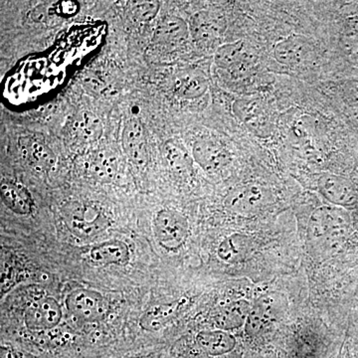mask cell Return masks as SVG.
<instances>
[{"label": "cell", "mask_w": 358, "mask_h": 358, "mask_svg": "<svg viewBox=\"0 0 358 358\" xmlns=\"http://www.w3.org/2000/svg\"><path fill=\"white\" fill-rule=\"evenodd\" d=\"M350 222L345 211L336 206L315 209L308 223V244L317 255H331L348 234Z\"/></svg>", "instance_id": "1"}, {"label": "cell", "mask_w": 358, "mask_h": 358, "mask_svg": "<svg viewBox=\"0 0 358 358\" xmlns=\"http://www.w3.org/2000/svg\"><path fill=\"white\" fill-rule=\"evenodd\" d=\"M288 310V301L281 293L272 292L263 294L252 303L245 333L250 338L262 336L279 324Z\"/></svg>", "instance_id": "2"}, {"label": "cell", "mask_w": 358, "mask_h": 358, "mask_svg": "<svg viewBox=\"0 0 358 358\" xmlns=\"http://www.w3.org/2000/svg\"><path fill=\"white\" fill-rule=\"evenodd\" d=\"M62 214L68 229L79 238L96 236L110 226L107 214L100 207L87 202H68Z\"/></svg>", "instance_id": "3"}, {"label": "cell", "mask_w": 358, "mask_h": 358, "mask_svg": "<svg viewBox=\"0 0 358 358\" xmlns=\"http://www.w3.org/2000/svg\"><path fill=\"white\" fill-rule=\"evenodd\" d=\"M155 236L167 252H178L189 236V224L181 212L173 208L160 209L154 220Z\"/></svg>", "instance_id": "4"}, {"label": "cell", "mask_w": 358, "mask_h": 358, "mask_svg": "<svg viewBox=\"0 0 358 358\" xmlns=\"http://www.w3.org/2000/svg\"><path fill=\"white\" fill-rule=\"evenodd\" d=\"M214 63L233 79L242 80L253 74L256 58L243 41H238L217 47L214 54Z\"/></svg>", "instance_id": "5"}, {"label": "cell", "mask_w": 358, "mask_h": 358, "mask_svg": "<svg viewBox=\"0 0 358 358\" xmlns=\"http://www.w3.org/2000/svg\"><path fill=\"white\" fill-rule=\"evenodd\" d=\"M65 303L76 319L88 324L101 322L109 315V303L102 294L94 289H74L66 296Z\"/></svg>", "instance_id": "6"}, {"label": "cell", "mask_w": 358, "mask_h": 358, "mask_svg": "<svg viewBox=\"0 0 358 358\" xmlns=\"http://www.w3.org/2000/svg\"><path fill=\"white\" fill-rule=\"evenodd\" d=\"M190 38L189 26L176 15H166L157 23L152 38L154 50L171 54L180 50Z\"/></svg>", "instance_id": "7"}, {"label": "cell", "mask_w": 358, "mask_h": 358, "mask_svg": "<svg viewBox=\"0 0 358 358\" xmlns=\"http://www.w3.org/2000/svg\"><path fill=\"white\" fill-rule=\"evenodd\" d=\"M190 38L201 48H211L225 32L226 20L215 11L203 10L193 14L188 21Z\"/></svg>", "instance_id": "8"}, {"label": "cell", "mask_w": 358, "mask_h": 358, "mask_svg": "<svg viewBox=\"0 0 358 358\" xmlns=\"http://www.w3.org/2000/svg\"><path fill=\"white\" fill-rule=\"evenodd\" d=\"M274 194L261 185H246L238 188L228 196L226 205L229 210L240 215H253L267 208Z\"/></svg>", "instance_id": "9"}, {"label": "cell", "mask_w": 358, "mask_h": 358, "mask_svg": "<svg viewBox=\"0 0 358 358\" xmlns=\"http://www.w3.org/2000/svg\"><path fill=\"white\" fill-rule=\"evenodd\" d=\"M63 312L60 303L52 296L33 301L26 310L25 326L33 331H51L59 326Z\"/></svg>", "instance_id": "10"}, {"label": "cell", "mask_w": 358, "mask_h": 358, "mask_svg": "<svg viewBox=\"0 0 358 358\" xmlns=\"http://www.w3.org/2000/svg\"><path fill=\"white\" fill-rule=\"evenodd\" d=\"M196 164L208 173H218L229 164L230 155L222 143L212 138H199L192 148Z\"/></svg>", "instance_id": "11"}, {"label": "cell", "mask_w": 358, "mask_h": 358, "mask_svg": "<svg viewBox=\"0 0 358 358\" xmlns=\"http://www.w3.org/2000/svg\"><path fill=\"white\" fill-rule=\"evenodd\" d=\"M103 134V124L99 117L90 113L76 115L69 128L71 145L77 150H82L95 145Z\"/></svg>", "instance_id": "12"}, {"label": "cell", "mask_w": 358, "mask_h": 358, "mask_svg": "<svg viewBox=\"0 0 358 358\" xmlns=\"http://www.w3.org/2000/svg\"><path fill=\"white\" fill-rule=\"evenodd\" d=\"M122 147L129 160L136 166H143L148 159L147 134L138 119L126 122L122 136Z\"/></svg>", "instance_id": "13"}, {"label": "cell", "mask_w": 358, "mask_h": 358, "mask_svg": "<svg viewBox=\"0 0 358 358\" xmlns=\"http://www.w3.org/2000/svg\"><path fill=\"white\" fill-rule=\"evenodd\" d=\"M313 53L312 44L300 35H293L275 45L274 56L278 62L288 67L306 64Z\"/></svg>", "instance_id": "14"}, {"label": "cell", "mask_w": 358, "mask_h": 358, "mask_svg": "<svg viewBox=\"0 0 358 358\" xmlns=\"http://www.w3.org/2000/svg\"><path fill=\"white\" fill-rule=\"evenodd\" d=\"M87 256L95 265L124 266L131 260V251L126 242L114 239L90 247Z\"/></svg>", "instance_id": "15"}, {"label": "cell", "mask_w": 358, "mask_h": 358, "mask_svg": "<svg viewBox=\"0 0 358 358\" xmlns=\"http://www.w3.org/2000/svg\"><path fill=\"white\" fill-rule=\"evenodd\" d=\"M21 157L29 166L38 171H48L55 164L56 157L46 143L35 136H21L18 141Z\"/></svg>", "instance_id": "16"}, {"label": "cell", "mask_w": 358, "mask_h": 358, "mask_svg": "<svg viewBox=\"0 0 358 358\" xmlns=\"http://www.w3.org/2000/svg\"><path fill=\"white\" fill-rule=\"evenodd\" d=\"M317 189L329 203L338 206H348L355 200V190L350 182L334 174H322L317 180Z\"/></svg>", "instance_id": "17"}, {"label": "cell", "mask_w": 358, "mask_h": 358, "mask_svg": "<svg viewBox=\"0 0 358 358\" xmlns=\"http://www.w3.org/2000/svg\"><path fill=\"white\" fill-rule=\"evenodd\" d=\"M196 345L199 350L208 357H217L228 355L235 350L237 341L228 331H202L196 336Z\"/></svg>", "instance_id": "18"}, {"label": "cell", "mask_w": 358, "mask_h": 358, "mask_svg": "<svg viewBox=\"0 0 358 358\" xmlns=\"http://www.w3.org/2000/svg\"><path fill=\"white\" fill-rule=\"evenodd\" d=\"M252 303L246 300H240L227 303L216 310L213 320L221 331H231L245 326L248 319Z\"/></svg>", "instance_id": "19"}, {"label": "cell", "mask_w": 358, "mask_h": 358, "mask_svg": "<svg viewBox=\"0 0 358 358\" xmlns=\"http://www.w3.org/2000/svg\"><path fill=\"white\" fill-rule=\"evenodd\" d=\"M209 82L203 72L188 70L180 73L174 80L173 92L182 100H196L208 90Z\"/></svg>", "instance_id": "20"}, {"label": "cell", "mask_w": 358, "mask_h": 358, "mask_svg": "<svg viewBox=\"0 0 358 358\" xmlns=\"http://www.w3.org/2000/svg\"><path fill=\"white\" fill-rule=\"evenodd\" d=\"M1 199L4 204L20 215H28L31 213L33 201L31 195L24 186L9 179L1 180Z\"/></svg>", "instance_id": "21"}, {"label": "cell", "mask_w": 358, "mask_h": 358, "mask_svg": "<svg viewBox=\"0 0 358 358\" xmlns=\"http://www.w3.org/2000/svg\"><path fill=\"white\" fill-rule=\"evenodd\" d=\"M119 169L117 157L109 150H99L89 160L90 173L101 181H110Z\"/></svg>", "instance_id": "22"}, {"label": "cell", "mask_w": 358, "mask_h": 358, "mask_svg": "<svg viewBox=\"0 0 358 358\" xmlns=\"http://www.w3.org/2000/svg\"><path fill=\"white\" fill-rule=\"evenodd\" d=\"M178 303L155 306V307L148 308L141 317V329L148 331V333L159 331L173 317L174 313L178 310Z\"/></svg>", "instance_id": "23"}, {"label": "cell", "mask_w": 358, "mask_h": 358, "mask_svg": "<svg viewBox=\"0 0 358 358\" xmlns=\"http://www.w3.org/2000/svg\"><path fill=\"white\" fill-rule=\"evenodd\" d=\"M249 245L248 238L243 235H231L219 245L218 257L227 263L240 262L248 253Z\"/></svg>", "instance_id": "24"}, {"label": "cell", "mask_w": 358, "mask_h": 358, "mask_svg": "<svg viewBox=\"0 0 358 358\" xmlns=\"http://www.w3.org/2000/svg\"><path fill=\"white\" fill-rule=\"evenodd\" d=\"M164 154L167 164L178 173H185L192 169V159L182 143L178 141H166Z\"/></svg>", "instance_id": "25"}, {"label": "cell", "mask_w": 358, "mask_h": 358, "mask_svg": "<svg viewBox=\"0 0 358 358\" xmlns=\"http://www.w3.org/2000/svg\"><path fill=\"white\" fill-rule=\"evenodd\" d=\"M238 115L251 128L262 129L267 126V117L260 103L240 102L235 105Z\"/></svg>", "instance_id": "26"}, {"label": "cell", "mask_w": 358, "mask_h": 358, "mask_svg": "<svg viewBox=\"0 0 358 358\" xmlns=\"http://www.w3.org/2000/svg\"><path fill=\"white\" fill-rule=\"evenodd\" d=\"M159 7V2H134L131 7V17L136 22H150V21L157 17Z\"/></svg>", "instance_id": "27"}, {"label": "cell", "mask_w": 358, "mask_h": 358, "mask_svg": "<svg viewBox=\"0 0 358 358\" xmlns=\"http://www.w3.org/2000/svg\"><path fill=\"white\" fill-rule=\"evenodd\" d=\"M122 358H159L157 352L148 353H136V355H126Z\"/></svg>", "instance_id": "28"}]
</instances>
